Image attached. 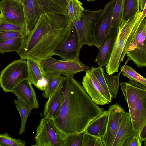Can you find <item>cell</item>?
<instances>
[{
  "instance_id": "cell-19",
  "label": "cell",
  "mask_w": 146,
  "mask_h": 146,
  "mask_svg": "<svg viewBox=\"0 0 146 146\" xmlns=\"http://www.w3.org/2000/svg\"><path fill=\"white\" fill-rule=\"evenodd\" d=\"M118 28H113L99 48L94 61L101 67H106L109 61L112 51Z\"/></svg>"
},
{
  "instance_id": "cell-2",
  "label": "cell",
  "mask_w": 146,
  "mask_h": 146,
  "mask_svg": "<svg viewBox=\"0 0 146 146\" xmlns=\"http://www.w3.org/2000/svg\"><path fill=\"white\" fill-rule=\"evenodd\" d=\"M72 23L66 15L42 14L32 31L23 37L21 46L15 52L24 60L40 61L52 57Z\"/></svg>"
},
{
  "instance_id": "cell-28",
  "label": "cell",
  "mask_w": 146,
  "mask_h": 146,
  "mask_svg": "<svg viewBox=\"0 0 146 146\" xmlns=\"http://www.w3.org/2000/svg\"><path fill=\"white\" fill-rule=\"evenodd\" d=\"M139 9V0H124L122 21H128L135 15Z\"/></svg>"
},
{
  "instance_id": "cell-22",
  "label": "cell",
  "mask_w": 146,
  "mask_h": 146,
  "mask_svg": "<svg viewBox=\"0 0 146 146\" xmlns=\"http://www.w3.org/2000/svg\"><path fill=\"white\" fill-rule=\"evenodd\" d=\"M132 124L129 113L125 112L112 146H126L133 136Z\"/></svg>"
},
{
  "instance_id": "cell-5",
  "label": "cell",
  "mask_w": 146,
  "mask_h": 146,
  "mask_svg": "<svg viewBox=\"0 0 146 146\" xmlns=\"http://www.w3.org/2000/svg\"><path fill=\"white\" fill-rule=\"evenodd\" d=\"M20 59L9 64L0 74V87L5 92H11L23 80L28 78L27 60Z\"/></svg>"
},
{
  "instance_id": "cell-29",
  "label": "cell",
  "mask_w": 146,
  "mask_h": 146,
  "mask_svg": "<svg viewBox=\"0 0 146 146\" xmlns=\"http://www.w3.org/2000/svg\"><path fill=\"white\" fill-rule=\"evenodd\" d=\"M123 75L128 78L129 80H133L146 86V80L136 72L131 66L124 64L120 68Z\"/></svg>"
},
{
  "instance_id": "cell-17",
  "label": "cell",
  "mask_w": 146,
  "mask_h": 146,
  "mask_svg": "<svg viewBox=\"0 0 146 146\" xmlns=\"http://www.w3.org/2000/svg\"><path fill=\"white\" fill-rule=\"evenodd\" d=\"M131 121L133 136H138L146 125V96L139 99L135 106L129 112Z\"/></svg>"
},
{
  "instance_id": "cell-3",
  "label": "cell",
  "mask_w": 146,
  "mask_h": 146,
  "mask_svg": "<svg viewBox=\"0 0 146 146\" xmlns=\"http://www.w3.org/2000/svg\"><path fill=\"white\" fill-rule=\"evenodd\" d=\"M146 14V5L142 11L139 9L133 17L127 22L122 21L118 27L111 56L106 67L107 73L113 74L118 72L120 63L123 61L129 46L137 34Z\"/></svg>"
},
{
  "instance_id": "cell-21",
  "label": "cell",
  "mask_w": 146,
  "mask_h": 146,
  "mask_svg": "<svg viewBox=\"0 0 146 146\" xmlns=\"http://www.w3.org/2000/svg\"><path fill=\"white\" fill-rule=\"evenodd\" d=\"M60 85L48 98L45 104L43 115L48 119H52L55 117L64 102V96Z\"/></svg>"
},
{
  "instance_id": "cell-8",
  "label": "cell",
  "mask_w": 146,
  "mask_h": 146,
  "mask_svg": "<svg viewBox=\"0 0 146 146\" xmlns=\"http://www.w3.org/2000/svg\"><path fill=\"white\" fill-rule=\"evenodd\" d=\"M146 20L141 23L139 30L129 46L126 55L127 59L125 64L132 61L138 67L146 66Z\"/></svg>"
},
{
  "instance_id": "cell-9",
  "label": "cell",
  "mask_w": 146,
  "mask_h": 146,
  "mask_svg": "<svg viewBox=\"0 0 146 146\" xmlns=\"http://www.w3.org/2000/svg\"><path fill=\"white\" fill-rule=\"evenodd\" d=\"M116 0H110L105 5L102 13L95 23L93 37L94 46L98 49L113 28L112 18Z\"/></svg>"
},
{
  "instance_id": "cell-10",
  "label": "cell",
  "mask_w": 146,
  "mask_h": 146,
  "mask_svg": "<svg viewBox=\"0 0 146 146\" xmlns=\"http://www.w3.org/2000/svg\"><path fill=\"white\" fill-rule=\"evenodd\" d=\"M0 12L2 21L25 28L24 7L20 0H1Z\"/></svg>"
},
{
  "instance_id": "cell-40",
  "label": "cell",
  "mask_w": 146,
  "mask_h": 146,
  "mask_svg": "<svg viewBox=\"0 0 146 146\" xmlns=\"http://www.w3.org/2000/svg\"><path fill=\"white\" fill-rule=\"evenodd\" d=\"M1 15H0V23L1 22Z\"/></svg>"
},
{
  "instance_id": "cell-16",
  "label": "cell",
  "mask_w": 146,
  "mask_h": 146,
  "mask_svg": "<svg viewBox=\"0 0 146 146\" xmlns=\"http://www.w3.org/2000/svg\"><path fill=\"white\" fill-rule=\"evenodd\" d=\"M121 88L128 104L129 111L135 106L137 101L146 96V86L133 80L120 83Z\"/></svg>"
},
{
  "instance_id": "cell-32",
  "label": "cell",
  "mask_w": 146,
  "mask_h": 146,
  "mask_svg": "<svg viewBox=\"0 0 146 146\" xmlns=\"http://www.w3.org/2000/svg\"><path fill=\"white\" fill-rule=\"evenodd\" d=\"M25 143L24 141L12 138L7 133L0 134V146H25Z\"/></svg>"
},
{
  "instance_id": "cell-30",
  "label": "cell",
  "mask_w": 146,
  "mask_h": 146,
  "mask_svg": "<svg viewBox=\"0 0 146 146\" xmlns=\"http://www.w3.org/2000/svg\"><path fill=\"white\" fill-rule=\"evenodd\" d=\"M22 38L13 39L0 40V53H5L16 51L20 47Z\"/></svg>"
},
{
  "instance_id": "cell-14",
  "label": "cell",
  "mask_w": 146,
  "mask_h": 146,
  "mask_svg": "<svg viewBox=\"0 0 146 146\" xmlns=\"http://www.w3.org/2000/svg\"><path fill=\"white\" fill-rule=\"evenodd\" d=\"M104 69L99 66L96 67L92 66L90 69L103 88L110 103L112 98H115L118 94L119 79L121 72L120 71L116 75L114 76L105 73Z\"/></svg>"
},
{
  "instance_id": "cell-23",
  "label": "cell",
  "mask_w": 146,
  "mask_h": 146,
  "mask_svg": "<svg viewBox=\"0 0 146 146\" xmlns=\"http://www.w3.org/2000/svg\"><path fill=\"white\" fill-rule=\"evenodd\" d=\"M108 116V110H104L90 124L85 132L101 139L106 131Z\"/></svg>"
},
{
  "instance_id": "cell-11",
  "label": "cell",
  "mask_w": 146,
  "mask_h": 146,
  "mask_svg": "<svg viewBox=\"0 0 146 146\" xmlns=\"http://www.w3.org/2000/svg\"><path fill=\"white\" fill-rule=\"evenodd\" d=\"M81 49L73 23L66 36L55 50L53 55L63 60H78Z\"/></svg>"
},
{
  "instance_id": "cell-24",
  "label": "cell",
  "mask_w": 146,
  "mask_h": 146,
  "mask_svg": "<svg viewBox=\"0 0 146 146\" xmlns=\"http://www.w3.org/2000/svg\"><path fill=\"white\" fill-rule=\"evenodd\" d=\"M64 76L53 73L46 74V84L43 91V96L48 98L60 86Z\"/></svg>"
},
{
  "instance_id": "cell-12",
  "label": "cell",
  "mask_w": 146,
  "mask_h": 146,
  "mask_svg": "<svg viewBox=\"0 0 146 146\" xmlns=\"http://www.w3.org/2000/svg\"><path fill=\"white\" fill-rule=\"evenodd\" d=\"M108 110L109 116L106 130L101 139L103 146H112L125 112L121 105L117 103L110 105Z\"/></svg>"
},
{
  "instance_id": "cell-41",
  "label": "cell",
  "mask_w": 146,
  "mask_h": 146,
  "mask_svg": "<svg viewBox=\"0 0 146 146\" xmlns=\"http://www.w3.org/2000/svg\"><path fill=\"white\" fill-rule=\"evenodd\" d=\"M20 0L22 3L23 0Z\"/></svg>"
},
{
  "instance_id": "cell-26",
  "label": "cell",
  "mask_w": 146,
  "mask_h": 146,
  "mask_svg": "<svg viewBox=\"0 0 146 146\" xmlns=\"http://www.w3.org/2000/svg\"><path fill=\"white\" fill-rule=\"evenodd\" d=\"M78 0H68L66 7V16L73 23L81 18L84 9Z\"/></svg>"
},
{
  "instance_id": "cell-7",
  "label": "cell",
  "mask_w": 146,
  "mask_h": 146,
  "mask_svg": "<svg viewBox=\"0 0 146 146\" xmlns=\"http://www.w3.org/2000/svg\"><path fill=\"white\" fill-rule=\"evenodd\" d=\"M46 74L53 73L68 76L90 69L78 60H60L52 57L38 61Z\"/></svg>"
},
{
  "instance_id": "cell-18",
  "label": "cell",
  "mask_w": 146,
  "mask_h": 146,
  "mask_svg": "<svg viewBox=\"0 0 146 146\" xmlns=\"http://www.w3.org/2000/svg\"><path fill=\"white\" fill-rule=\"evenodd\" d=\"M32 84L28 80H24L16 86L11 92L17 99L29 105L33 109H37L39 108V103Z\"/></svg>"
},
{
  "instance_id": "cell-20",
  "label": "cell",
  "mask_w": 146,
  "mask_h": 146,
  "mask_svg": "<svg viewBox=\"0 0 146 146\" xmlns=\"http://www.w3.org/2000/svg\"><path fill=\"white\" fill-rule=\"evenodd\" d=\"M28 78L32 84L43 91L46 84V74L38 61L32 58L27 59Z\"/></svg>"
},
{
  "instance_id": "cell-6",
  "label": "cell",
  "mask_w": 146,
  "mask_h": 146,
  "mask_svg": "<svg viewBox=\"0 0 146 146\" xmlns=\"http://www.w3.org/2000/svg\"><path fill=\"white\" fill-rule=\"evenodd\" d=\"M103 9L92 11L84 9L80 19L73 23L78 37L79 46H94L93 31L94 25L102 12Z\"/></svg>"
},
{
  "instance_id": "cell-13",
  "label": "cell",
  "mask_w": 146,
  "mask_h": 146,
  "mask_svg": "<svg viewBox=\"0 0 146 146\" xmlns=\"http://www.w3.org/2000/svg\"><path fill=\"white\" fill-rule=\"evenodd\" d=\"M82 83L85 90L96 104L103 106L110 103L106 93L90 69L85 71Z\"/></svg>"
},
{
  "instance_id": "cell-27",
  "label": "cell",
  "mask_w": 146,
  "mask_h": 146,
  "mask_svg": "<svg viewBox=\"0 0 146 146\" xmlns=\"http://www.w3.org/2000/svg\"><path fill=\"white\" fill-rule=\"evenodd\" d=\"M14 103L19 113L21 119V126L19 129L20 135H21L25 132V126L28 117L33 109L30 106L20 100L14 99Z\"/></svg>"
},
{
  "instance_id": "cell-36",
  "label": "cell",
  "mask_w": 146,
  "mask_h": 146,
  "mask_svg": "<svg viewBox=\"0 0 146 146\" xmlns=\"http://www.w3.org/2000/svg\"><path fill=\"white\" fill-rule=\"evenodd\" d=\"M142 141L138 136H134L129 140L126 146H141Z\"/></svg>"
},
{
  "instance_id": "cell-15",
  "label": "cell",
  "mask_w": 146,
  "mask_h": 146,
  "mask_svg": "<svg viewBox=\"0 0 146 146\" xmlns=\"http://www.w3.org/2000/svg\"><path fill=\"white\" fill-rule=\"evenodd\" d=\"M34 140L36 146H60L57 132L49 120L42 119L36 129Z\"/></svg>"
},
{
  "instance_id": "cell-1",
  "label": "cell",
  "mask_w": 146,
  "mask_h": 146,
  "mask_svg": "<svg viewBox=\"0 0 146 146\" xmlns=\"http://www.w3.org/2000/svg\"><path fill=\"white\" fill-rule=\"evenodd\" d=\"M60 88L64 100L57 115L50 120L65 134L84 133L104 109L94 102L74 76H64Z\"/></svg>"
},
{
  "instance_id": "cell-35",
  "label": "cell",
  "mask_w": 146,
  "mask_h": 146,
  "mask_svg": "<svg viewBox=\"0 0 146 146\" xmlns=\"http://www.w3.org/2000/svg\"><path fill=\"white\" fill-rule=\"evenodd\" d=\"M26 34L17 31L0 32V40H5L23 37Z\"/></svg>"
},
{
  "instance_id": "cell-31",
  "label": "cell",
  "mask_w": 146,
  "mask_h": 146,
  "mask_svg": "<svg viewBox=\"0 0 146 146\" xmlns=\"http://www.w3.org/2000/svg\"><path fill=\"white\" fill-rule=\"evenodd\" d=\"M124 1V0H116L112 18L113 28H118L122 22Z\"/></svg>"
},
{
  "instance_id": "cell-39",
  "label": "cell",
  "mask_w": 146,
  "mask_h": 146,
  "mask_svg": "<svg viewBox=\"0 0 146 146\" xmlns=\"http://www.w3.org/2000/svg\"><path fill=\"white\" fill-rule=\"evenodd\" d=\"M88 2H90L92 1H94L96 0H87Z\"/></svg>"
},
{
  "instance_id": "cell-37",
  "label": "cell",
  "mask_w": 146,
  "mask_h": 146,
  "mask_svg": "<svg viewBox=\"0 0 146 146\" xmlns=\"http://www.w3.org/2000/svg\"><path fill=\"white\" fill-rule=\"evenodd\" d=\"M139 137L141 140L144 141L145 146H146V125H145L139 133Z\"/></svg>"
},
{
  "instance_id": "cell-25",
  "label": "cell",
  "mask_w": 146,
  "mask_h": 146,
  "mask_svg": "<svg viewBox=\"0 0 146 146\" xmlns=\"http://www.w3.org/2000/svg\"><path fill=\"white\" fill-rule=\"evenodd\" d=\"M60 146H81L84 133L66 134L56 128Z\"/></svg>"
},
{
  "instance_id": "cell-38",
  "label": "cell",
  "mask_w": 146,
  "mask_h": 146,
  "mask_svg": "<svg viewBox=\"0 0 146 146\" xmlns=\"http://www.w3.org/2000/svg\"><path fill=\"white\" fill-rule=\"evenodd\" d=\"M59 3L66 9L68 0H57Z\"/></svg>"
},
{
  "instance_id": "cell-33",
  "label": "cell",
  "mask_w": 146,
  "mask_h": 146,
  "mask_svg": "<svg viewBox=\"0 0 146 146\" xmlns=\"http://www.w3.org/2000/svg\"><path fill=\"white\" fill-rule=\"evenodd\" d=\"M81 146H103L101 139L84 132Z\"/></svg>"
},
{
  "instance_id": "cell-34",
  "label": "cell",
  "mask_w": 146,
  "mask_h": 146,
  "mask_svg": "<svg viewBox=\"0 0 146 146\" xmlns=\"http://www.w3.org/2000/svg\"><path fill=\"white\" fill-rule=\"evenodd\" d=\"M17 31L26 34L25 28L10 23L2 21L0 23V32Z\"/></svg>"
},
{
  "instance_id": "cell-4",
  "label": "cell",
  "mask_w": 146,
  "mask_h": 146,
  "mask_svg": "<svg viewBox=\"0 0 146 146\" xmlns=\"http://www.w3.org/2000/svg\"><path fill=\"white\" fill-rule=\"evenodd\" d=\"M26 34L32 30L42 14L66 15V9L57 0H23Z\"/></svg>"
}]
</instances>
